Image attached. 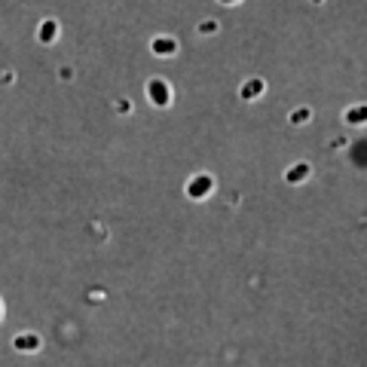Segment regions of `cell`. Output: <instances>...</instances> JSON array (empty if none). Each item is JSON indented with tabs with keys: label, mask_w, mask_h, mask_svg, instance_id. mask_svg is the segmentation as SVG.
<instances>
[{
	"label": "cell",
	"mask_w": 367,
	"mask_h": 367,
	"mask_svg": "<svg viewBox=\"0 0 367 367\" xmlns=\"http://www.w3.org/2000/svg\"><path fill=\"white\" fill-rule=\"evenodd\" d=\"M58 77H61V80H74V70H70V67H61Z\"/></svg>",
	"instance_id": "12"
},
{
	"label": "cell",
	"mask_w": 367,
	"mask_h": 367,
	"mask_svg": "<svg viewBox=\"0 0 367 367\" xmlns=\"http://www.w3.org/2000/svg\"><path fill=\"white\" fill-rule=\"evenodd\" d=\"M291 123H294V126H303V123H309V107H300V110H294V113H291Z\"/></svg>",
	"instance_id": "9"
},
{
	"label": "cell",
	"mask_w": 367,
	"mask_h": 367,
	"mask_svg": "<svg viewBox=\"0 0 367 367\" xmlns=\"http://www.w3.org/2000/svg\"><path fill=\"white\" fill-rule=\"evenodd\" d=\"M116 110H119V113H129V110H132V104H129L126 98H119V101H116Z\"/></svg>",
	"instance_id": "11"
},
{
	"label": "cell",
	"mask_w": 367,
	"mask_h": 367,
	"mask_svg": "<svg viewBox=\"0 0 367 367\" xmlns=\"http://www.w3.org/2000/svg\"><path fill=\"white\" fill-rule=\"evenodd\" d=\"M217 3H224V6H230V3H236V0H217Z\"/></svg>",
	"instance_id": "13"
},
{
	"label": "cell",
	"mask_w": 367,
	"mask_h": 367,
	"mask_svg": "<svg viewBox=\"0 0 367 367\" xmlns=\"http://www.w3.org/2000/svg\"><path fill=\"white\" fill-rule=\"evenodd\" d=\"M199 34H217V21H214V18H205V21L199 25Z\"/></svg>",
	"instance_id": "10"
},
{
	"label": "cell",
	"mask_w": 367,
	"mask_h": 367,
	"mask_svg": "<svg viewBox=\"0 0 367 367\" xmlns=\"http://www.w3.org/2000/svg\"><path fill=\"white\" fill-rule=\"evenodd\" d=\"M211 187H214V181H211L208 175H196V178L190 181L187 193H190V199H205V196L211 193Z\"/></svg>",
	"instance_id": "2"
},
{
	"label": "cell",
	"mask_w": 367,
	"mask_h": 367,
	"mask_svg": "<svg viewBox=\"0 0 367 367\" xmlns=\"http://www.w3.org/2000/svg\"><path fill=\"white\" fill-rule=\"evenodd\" d=\"M309 172H312V168H309L306 162H297V165H294V168H291L285 178H288L291 184H300V181H306V178H309Z\"/></svg>",
	"instance_id": "7"
},
{
	"label": "cell",
	"mask_w": 367,
	"mask_h": 367,
	"mask_svg": "<svg viewBox=\"0 0 367 367\" xmlns=\"http://www.w3.org/2000/svg\"><path fill=\"white\" fill-rule=\"evenodd\" d=\"M55 34H58V21L46 18V21L40 25V31H37V40H40V43H52V40H55Z\"/></svg>",
	"instance_id": "6"
},
{
	"label": "cell",
	"mask_w": 367,
	"mask_h": 367,
	"mask_svg": "<svg viewBox=\"0 0 367 367\" xmlns=\"http://www.w3.org/2000/svg\"><path fill=\"white\" fill-rule=\"evenodd\" d=\"M0 315H3V306H0Z\"/></svg>",
	"instance_id": "15"
},
{
	"label": "cell",
	"mask_w": 367,
	"mask_h": 367,
	"mask_svg": "<svg viewBox=\"0 0 367 367\" xmlns=\"http://www.w3.org/2000/svg\"><path fill=\"white\" fill-rule=\"evenodd\" d=\"M12 349H18V352H37L40 349V337L37 334H21V337L12 340Z\"/></svg>",
	"instance_id": "4"
},
{
	"label": "cell",
	"mask_w": 367,
	"mask_h": 367,
	"mask_svg": "<svg viewBox=\"0 0 367 367\" xmlns=\"http://www.w3.org/2000/svg\"><path fill=\"white\" fill-rule=\"evenodd\" d=\"M263 89H266V83H263V80H248V83L242 86V92H239V95H242L245 101H254L257 95H263Z\"/></svg>",
	"instance_id": "5"
},
{
	"label": "cell",
	"mask_w": 367,
	"mask_h": 367,
	"mask_svg": "<svg viewBox=\"0 0 367 367\" xmlns=\"http://www.w3.org/2000/svg\"><path fill=\"white\" fill-rule=\"evenodd\" d=\"M346 123L349 126H361L364 123V107H349L346 110Z\"/></svg>",
	"instance_id": "8"
},
{
	"label": "cell",
	"mask_w": 367,
	"mask_h": 367,
	"mask_svg": "<svg viewBox=\"0 0 367 367\" xmlns=\"http://www.w3.org/2000/svg\"><path fill=\"white\" fill-rule=\"evenodd\" d=\"M312 3H325V0H312Z\"/></svg>",
	"instance_id": "14"
},
{
	"label": "cell",
	"mask_w": 367,
	"mask_h": 367,
	"mask_svg": "<svg viewBox=\"0 0 367 367\" xmlns=\"http://www.w3.org/2000/svg\"><path fill=\"white\" fill-rule=\"evenodd\" d=\"M147 95H150V104H156V107H165L172 101V89H168L165 80H150L147 83Z\"/></svg>",
	"instance_id": "1"
},
{
	"label": "cell",
	"mask_w": 367,
	"mask_h": 367,
	"mask_svg": "<svg viewBox=\"0 0 367 367\" xmlns=\"http://www.w3.org/2000/svg\"><path fill=\"white\" fill-rule=\"evenodd\" d=\"M150 49H153V55H175V52H178V40H172V37H156V40L150 43Z\"/></svg>",
	"instance_id": "3"
}]
</instances>
